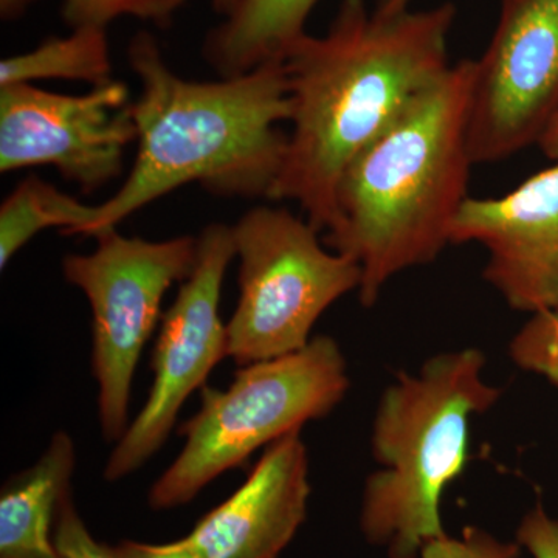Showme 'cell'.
<instances>
[{"instance_id":"obj_1","label":"cell","mask_w":558,"mask_h":558,"mask_svg":"<svg viewBox=\"0 0 558 558\" xmlns=\"http://www.w3.org/2000/svg\"><path fill=\"white\" fill-rule=\"evenodd\" d=\"M451 2L385 9L343 0L328 32L286 51L292 130L270 201H292L326 233L352 160L389 130L451 68Z\"/></svg>"},{"instance_id":"obj_2","label":"cell","mask_w":558,"mask_h":558,"mask_svg":"<svg viewBox=\"0 0 558 558\" xmlns=\"http://www.w3.org/2000/svg\"><path fill=\"white\" fill-rule=\"evenodd\" d=\"M128 57L140 81L131 102L137 156L120 190L97 205L86 236L117 229L190 183L227 199H270L288 148L279 124L292 117L284 61L231 78L189 81L165 62L148 32L131 40Z\"/></svg>"},{"instance_id":"obj_3","label":"cell","mask_w":558,"mask_h":558,"mask_svg":"<svg viewBox=\"0 0 558 558\" xmlns=\"http://www.w3.org/2000/svg\"><path fill=\"white\" fill-rule=\"evenodd\" d=\"M475 60L451 65L344 171L326 247L362 269L371 307L389 279L438 258L468 199Z\"/></svg>"},{"instance_id":"obj_4","label":"cell","mask_w":558,"mask_h":558,"mask_svg":"<svg viewBox=\"0 0 558 558\" xmlns=\"http://www.w3.org/2000/svg\"><path fill=\"white\" fill-rule=\"evenodd\" d=\"M476 348L428 359L416 374L399 373L381 395L373 427L379 469L363 492V534L389 558H416L444 537L440 499L469 461L470 422L501 398L484 379Z\"/></svg>"},{"instance_id":"obj_5","label":"cell","mask_w":558,"mask_h":558,"mask_svg":"<svg viewBox=\"0 0 558 558\" xmlns=\"http://www.w3.org/2000/svg\"><path fill=\"white\" fill-rule=\"evenodd\" d=\"M349 384L339 343L318 336L292 354L241 366L223 391L205 388L201 410L180 429L185 447L150 487V508L186 505L260 447L328 416Z\"/></svg>"},{"instance_id":"obj_6","label":"cell","mask_w":558,"mask_h":558,"mask_svg":"<svg viewBox=\"0 0 558 558\" xmlns=\"http://www.w3.org/2000/svg\"><path fill=\"white\" fill-rule=\"evenodd\" d=\"M231 229L240 300L227 336L240 366L306 347L317 319L362 284L359 264L322 244L310 220L289 209L259 205Z\"/></svg>"},{"instance_id":"obj_7","label":"cell","mask_w":558,"mask_h":558,"mask_svg":"<svg viewBox=\"0 0 558 558\" xmlns=\"http://www.w3.org/2000/svg\"><path fill=\"white\" fill-rule=\"evenodd\" d=\"M95 241L97 248L89 255L65 256L62 274L89 301L98 414L106 440L119 442L130 427L132 380L140 354L159 322L165 293L190 277L199 240L146 241L108 229Z\"/></svg>"},{"instance_id":"obj_8","label":"cell","mask_w":558,"mask_h":558,"mask_svg":"<svg viewBox=\"0 0 558 558\" xmlns=\"http://www.w3.org/2000/svg\"><path fill=\"white\" fill-rule=\"evenodd\" d=\"M197 240L196 264L161 317L148 400L106 464L105 478L110 483L137 472L163 447L185 400L229 357V336L219 304L227 269L236 258L233 229L209 223Z\"/></svg>"},{"instance_id":"obj_9","label":"cell","mask_w":558,"mask_h":558,"mask_svg":"<svg viewBox=\"0 0 558 558\" xmlns=\"http://www.w3.org/2000/svg\"><path fill=\"white\" fill-rule=\"evenodd\" d=\"M558 109V0H501L497 28L475 60L468 145L473 165L538 142Z\"/></svg>"},{"instance_id":"obj_10","label":"cell","mask_w":558,"mask_h":558,"mask_svg":"<svg viewBox=\"0 0 558 558\" xmlns=\"http://www.w3.org/2000/svg\"><path fill=\"white\" fill-rule=\"evenodd\" d=\"M130 89L112 80L81 95L0 86V171L53 167L84 193L119 178L138 132Z\"/></svg>"},{"instance_id":"obj_11","label":"cell","mask_w":558,"mask_h":558,"mask_svg":"<svg viewBox=\"0 0 558 558\" xmlns=\"http://www.w3.org/2000/svg\"><path fill=\"white\" fill-rule=\"evenodd\" d=\"M451 244L476 242L487 252L484 278L512 310L558 307V165L499 197H468Z\"/></svg>"},{"instance_id":"obj_12","label":"cell","mask_w":558,"mask_h":558,"mask_svg":"<svg viewBox=\"0 0 558 558\" xmlns=\"http://www.w3.org/2000/svg\"><path fill=\"white\" fill-rule=\"evenodd\" d=\"M293 432L264 451L247 481L182 538L207 558H278L310 501L306 444Z\"/></svg>"},{"instance_id":"obj_13","label":"cell","mask_w":558,"mask_h":558,"mask_svg":"<svg viewBox=\"0 0 558 558\" xmlns=\"http://www.w3.org/2000/svg\"><path fill=\"white\" fill-rule=\"evenodd\" d=\"M76 450L57 432L31 469L11 476L0 492V558H64L53 542L58 510L70 494Z\"/></svg>"},{"instance_id":"obj_14","label":"cell","mask_w":558,"mask_h":558,"mask_svg":"<svg viewBox=\"0 0 558 558\" xmlns=\"http://www.w3.org/2000/svg\"><path fill=\"white\" fill-rule=\"evenodd\" d=\"M319 0H242L205 39V61L220 78L244 75L264 62L282 60L306 35V22Z\"/></svg>"},{"instance_id":"obj_15","label":"cell","mask_w":558,"mask_h":558,"mask_svg":"<svg viewBox=\"0 0 558 558\" xmlns=\"http://www.w3.org/2000/svg\"><path fill=\"white\" fill-rule=\"evenodd\" d=\"M97 218V205L62 193L36 175L22 180L0 207V269L40 231L60 229L68 236H86Z\"/></svg>"},{"instance_id":"obj_16","label":"cell","mask_w":558,"mask_h":558,"mask_svg":"<svg viewBox=\"0 0 558 558\" xmlns=\"http://www.w3.org/2000/svg\"><path fill=\"white\" fill-rule=\"evenodd\" d=\"M68 38H49L27 53L0 62V86L38 80L83 81L92 87L112 81V61L106 28H73Z\"/></svg>"},{"instance_id":"obj_17","label":"cell","mask_w":558,"mask_h":558,"mask_svg":"<svg viewBox=\"0 0 558 558\" xmlns=\"http://www.w3.org/2000/svg\"><path fill=\"white\" fill-rule=\"evenodd\" d=\"M186 0H62V16L70 27L106 28L119 17L132 16L167 27Z\"/></svg>"},{"instance_id":"obj_18","label":"cell","mask_w":558,"mask_h":558,"mask_svg":"<svg viewBox=\"0 0 558 558\" xmlns=\"http://www.w3.org/2000/svg\"><path fill=\"white\" fill-rule=\"evenodd\" d=\"M509 351L520 368L558 387V307L532 315L513 337Z\"/></svg>"},{"instance_id":"obj_19","label":"cell","mask_w":558,"mask_h":558,"mask_svg":"<svg viewBox=\"0 0 558 558\" xmlns=\"http://www.w3.org/2000/svg\"><path fill=\"white\" fill-rule=\"evenodd\" d=\"M519 543L499 542L478 527H465L461 538L444 535L427 543L421 558H519Z\"/></svg>"},{"instance_id":"obj_20","label":"cell","mask_w":558,"mask_h":558,"mask_svg":"<svg viewBox=\"0 0 558 558\" xmlns=\"http://www.w3.org/2000/svg\"><path fill=\"white\" fill-rule=\"evenodd\" d=\"M53 542L64 558H117L116 550L92 537L73 505L72 494L65 495L58 510Z\"/></svg>"},{"instance_id":"obj_21","label":"cell","mask_w":558,"mask_h":558,"mask_svg":"<svg viewBox=\"0 0 558 558\" xmlns=\"http://www.w3.org/2000/svg\"><path fill=\"white\" fill-rule=\"evenodd\" d=\"M517 542L534 558H558V520L537 506L521 521Z\"/></svg>"},{"instance_id":"obj_22","label":"cell","mask_w":558,"mask_h":558,"mask_svg":"<svg viewBox=\"0 0 558 558\" xmlns=\"http://www.w3.org/2000/svg\"><path fill=\"white\" fill-rule=\"evenodd\" d=\"M113 550H116L117 558H207L183 539L170 543V545L123 542Z\"/></svg>"},{"instance_id":"obj_23","label":"cell","mask_w":558,"mask_h":558,"mask_svg":"<svg viewBox=\"0 0 558 558\" xmlns=\"http://www.w3.org/2000/svg\"><path fill=\"white\" fill-rule=\"evenodd\" d=\"M537 145L548 159L556 161V165H558V109L550 119L548 126L539 135Z\"/></svg>"},{"instance_id":"obj_24","label":"cell","mask_w":558,"mask_h":558,"mask_svg":"<svg viewBox=\"0 0 558 558\" xmlns=\"http://www.w3.org/2000/svg\"><path fill=\"white\" fill-rule=\"evenodd\" d=\"M32 2L35 0H0V13L3 20H13L20 16Z\"/></svg>"},{"instance_id":"obj_25","label":"cell","mask_w":558,"mask_h":558,"mask_svg":"<svg viewBox=\"0 0 558 558\" xmlns=\"http://www.w3.org/2000/svg\"><path fill=\"white\" fill-rule=\"evenodd\" d=\"M242 0H211L213 7L222 16L229 17L240 7Z\"/></svg>"},{"instance_id":"obj_26","label":"cell","mask_w":558,"mask_h":558,"mask_svg":"<svg viewBox=\"0 0 558 558\" xmlns=\"http://www.w3.org/2000/svg\"><path fill=\"white\" fill-rule=\"evenodd\" d=\"M377 2L381 3L387 10L400 11L410 9L413 0H377Z\"/></svg>"}]
</instances>
